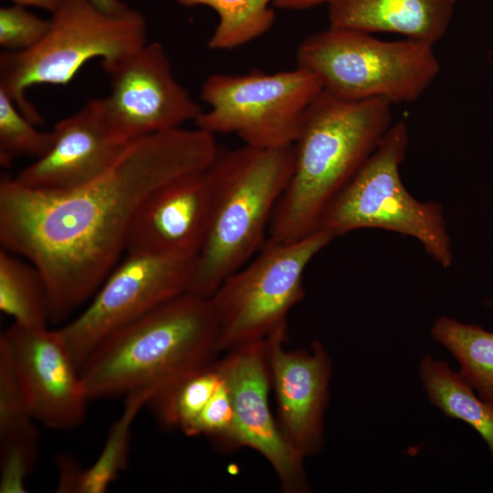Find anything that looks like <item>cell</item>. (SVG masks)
I'll return each mask as SVG.
<instances>
[{"mask_svg":"<svg viewBox=\"0 0 493 493\" xmlns=\"http://www.w3.org/2000/svg\"><path fill=\"white\" fill-rule=\"evenodd\" d=\"M218 151L214 135L180 127L132 141L104 173L69 191L41 192L1 179L2 248L41 274L49 322L62 321L94 296L127 251L145 198L177 177L205 170Z\"/></svg>","mask_w":493,"mask_h":493,"instance_id":"1","label":"cell"},{"mask_svg":"<svg viewBox=\"0 0 493 493\" xmlns=\"http://www.w3.org/2000/svg\"><path fill=\"white\" fill-rule=\"evenodd\" d=\"M391 107L383 99L351 101L322 89L293 144V171L271 217L267 240L293 241L319 229L329 205L392 125Z\"/></svg>","mask_w":493,"mask_h":493,"instance_id":"2","label":"cell"},{"mask_svg":"<svg viewBox=\"0 0 493 493\" xmlns=\"http://www.w3.org/2000/svg\"><path fill=\"white\" fill-rule=\"evenodd\" d=\"M220 352L210 299L184 292L108 335L79 372L89 400L156 393L214 363Z\"/></svg>","mask_w":493,"mask_h":493,"instance_id":"3","label":"cell"},{"mask_svg":"<svg viewBox=\"0 0 493 493\" xmlns=\"http://www.w3.org/2000/svg\"><path fill=\"white\" fill-rule=\"evenodd\" d=\"M293 166V144L276 149L244 145L218 151L207 168L209 222L187 292L210 298L228 276L261 249Z\"/></svg>","mask_w":493,"mask_h":493,"instance_id":"4","label":"cell"},{"mask_svg":"<svg viewBox=\"0 0 493 493\" xmlns=\"http://www.w3.org/2000/svg\"><path fill=\"white\" fill-rule=\"evenodd\" d=\"M49 19L50 26L37 44L0 55V89L37 125L43 119L27 100L30 87L67 85L90 59L113 64L146 44L145 18L130 7L109 14L89 0H62Z\"/></svg>","mask_w":493,"mask_h":493,"instance_id":"5","label":"cell"},{"mask_svg":"<svg viewBox=\"0 0 493 493\" xmlns=\"http://www.w3.org/2000/svg\"><path fill=\"white\" fill-rule=\"evenodd\" d=\"M296 58L324 90L351 101H414L440 71L433 45L408 38L384 41L365 31L332 26L305 37Z\"/></svg>","mask_w":493,"mask_h":493,"instance_id":"6","label":"cell"},{"mask_svg":"<svg viewBox=\"0 0 493 493\" xmlns=\"http://www.w3.org/2000/svg\"><path fill=\"white\" fill-rule=\"evenodd\" d=\"M404 121L390 126L376 149L325 210L319 226L335 237L362 228H380L415 238L443 267L453 264L443 208L415 199L400 166L408 146Z\"/></svg>","mask_w":493,"mask_h":493,"instance_id":"7","label":"cell"},{"mask_svg":"<svg viewBox=\"0 0 493 493\" xmlns=\"http://www.w3.org/2000/svg\"><path fill=\"white\" fill-rule=\"evenodd\" d=\"M335 236L318 229L293 241L267 240L259 254L228 276L209 298L221 352L265 341L287 329V316L304 298L311 259Z\"/></svg>","mask_w":493,"mask_h":493,"instance_id":"8","label":"cell"},{"mask_svg":"<svg viewBox=\"0 0 493 493\" xmlns=\"http://www.w3.org/2000/svg\"><path fill=\"white\" fill-rule=\"evenodd\" d=\"M320 79L298 67L246 74L217 73L206 78L200 99L209 106L195 127L215 136L234 133L247 145L276 149L294 144L304 115L322 91Z\"/></svg>","mask_w":493,"mask_h":493,"instance_id":"9","label":"cell"},{"mask_svg":"<svg viewBox=\"0 0 493 493\" xmlns=\"http://www.w3.org/2000/svg\"><path fill=\"white\" fill-rule=\"evenodd\" d=\"M110 75V93L94 99L106 131L118 142L180 128L203 112L174 78L159 42L145 44L130 57L102 66Z\"/></svg>","mask_w":493,"mask_h":493,"instance_id":"10","label":"cell"},{"mask_svg":"<svg viewBox=\"0 0 493 493\" xmlns=\"http://www.w3.org/2000/svg\"><path fill=\"white\" fill-rule=\"evenodd\" d=\"M194 260L128 252L74 320L58 330L79 369L108 335L187 292Z\"/></svg>","mask_w":493,"mask_h":493,"instance_id":"11","label":"cell"},{"mask_svg":"<svg viewBox=\"0 0 493 493\" xmlns=\"http://www.w3.org/2000/svg\"><path fill=\"white\" fill-rule=\"evenodd\" d=\"M35 420L57 430L85 420L89 400L78 365L58 329L13 323L0 336Z\"/></svg>","mask_w":493,"mask_h":493,"instance_id":"12","label":"cell"},{"mask_svg":"<svg viewBox=\"0 0 493 493\" xmlns=\"http://www.w3.org/2000/svg\"><path fill=\"white\" fill-rule=\"evenodd\" d=\"M217 364L231 397L241 446L254 449L269 463L283 492H310L305 458L285 440L269 407L266 340L225 352Z\"/></svg>","mask_w":493,"mask_h":493,"instance_id":"13","label":"cell"},{"mask_svg":"<svg viewBox=\"0 0 493 493\" xmlns=\"http://www.w3.org/2000/svg\"><path fill=\"white\" fill-rule=\"evenodd\" d=\"M286 336L287 329L266 339L276 420L285 440L305 458L323 446L331 360L320 341L308 348L285 349Z\"/></svg>","mask_w":493,"mask_h":493,"instance_id":"14","label":"cell"},{"mask_svg":"<svg viewBox=\"0 0 493 493\" xmlns=\"http://www.w3.org/2000/svg\"><path fill=\"white\" fill-rule=\"evenodd\" d=\"M210 207L207 168L163 184L136 211L128 236L127 252L195 259L205 238Z\"/></svg>","mask_w":493,"mask_h":493,"instance_id":"15","label":"cell"},{"mask_svg":"<svg viewBox=\"0 0 493 493\" xmlns=\"http://www.w3.org/2000/svg\"><path fill=\"white\" fill-rule=\"evenodd\" d=\"M52 131V148L14 178L21 185L49 193L75 189L104 173L130 143L106 131L94 99L58 121Z\"/></svg>","mask_w":493,"mask_h":493,"instance_id":"16","label":"cell"},{"mask_svg":"<svg viewBox=\"0 0 493 493\" xmlns=\"http://www.w3.org/2000/svg\"><path fill=\"white\" fill-rule=\"evenodd\" d=\"M456 0H331L330 26L387 32L435 45L446 33Z\"/></svg>","mask_w":493,"mask_h":493,"instance_id":"17","label":"cell"},{"mask_svg":"<svg viewBox=\"0 0 493 493\" xmlns=\"http://www.w3.org/2000/svg\"><path fill=\"white\" fill-rule=\"evenodd\" d=\"M11 362L0 347V492L26 491L38 451V432Z\"/></svg>","mask_w":493,"mask_h":493,"instance_id":"18","label":"cell"},{"mask_svg":"<svg viewBox=\"0 0 493 493\" xmlns=\"http://www.w3.org/2000/svg\"><path fill=\"white\" fill-rule=\"evenodd\" d=\"M154 393L152 389H139L124 396L122 413L92 465L83 468L69 456L58 459V492L102 493L108 489L127 467L132 422Z\"/></svg>","mask_w":493,"mask_h":493,"instance_id":"19","label":"cell"},{"mask_svg":"<svg viewBox=\"0 0 493 493\" xmlns=\"http://www.w3.org/2000/svg\"><path fill=\"white\" fill-rule=\"evenodd\" d=\"M419 372L430 402L446 416L471 425L487 442L493 459V405L475 394L460 372L444 361L426 355Z\"/></svg>","mask_w":493,"mask_h":493,"instance_id":"20","label":"cell"},{"mask_svg":"<svg viewBox=\"0 0 493 493\" xmlns=\"http://www.w3.org/2000/svg\"><path fill=\"white\" fill-rule=\"evenodd\" d=\"M431 335L458 361L460 374L477 395L493 405V332L444 316L435 321Z\"/></svg>","mask_w":493,"mask_h":493,"instance_id":"21","label":"cell"},{"mask_svg":"<svg viewBox=\"0 0 493 493\" xmlns=\"http://www.w3.org/2000/svg\"><path fill=\"white\" fill-rule=\"evenodd\" d=\"M0 309L21 326L42 327L49 322L41 274L30 262L4 248L0 251Z\"/></svg>","mask_w":493,"mask_h":493,"instance_id":"22","label":"cell"},{"mask_svg":"<svg viewBox=\"0 0 493 493\" xmlns=\"http://www.w3.org/2000/svg\"><path fill=\"white\" fill-rule=\"evenodd\" d=\"M217 360L152 395L147 405L151 406L163 426L190 435L197 418L222 383Z\"/></svg>","mask_w":493,"mask_h":493,"instance_id":"23","label":"cell"},{"mask_svg":"<svg viewBox=\"0 0 493 493\" xmlns=\"http://www.w3.org/2000/svg\"><path fill=\"white\" fill-rule=\"evenodd\" d=\"M193 7L205 5L215 10L218 25L207 47L213 50L239 47L266 34L273 26L275 13L269 7L274 0H176Z\"/></svg>","mask_w":493,"mask_h":493,"instance_id":"24","label":"cell"},{"mask_svg":"<svg viewBox=\"0 0 493 493\" xmlns=\"http://www.w3.org/2000/svg\"><path fill=\"white\" fill-rule=\"evenodd\" d=\"M14 101L0 89V163L8 167L19 156L38 159L53 146L55 133L35 128Z\"/></svg>","mask_w":493,"mask_h":493,"instance_id":"25","label":"cell"},{"mask_svg":"<svg viewBox=\"0 0 493 493\" xmlns=\"http://www.w3.org/2000/svg\"><path fill=\"white\" fill-rule=\"evenodd\" d=\"M197 435L207 437L215 446L223 450L230 451L242 447L231 397L224 379L197 418L189 435V436Z\"/></svg>","mask_w":493,"mask_h":493,"instance_id":"26","label":"cell"},{"mask_svg":"<svg viewBox=\"0 0 493 493\" xmlns=\"http://www.w3.org/2000/svg\"><path fill=\"white\" fill-rule=\"evenodd\" d=\"M50 19H44L13 4L0 8V46L5 51H23L37 44L47 34Z\"/></svg>","mask_w":493,"mask_h":493,"instance_id":"27","label":"cell"},{"mask_svg":"<svg viewBox=\"0 0 493 493\" xmlns=\"http://www.w3.org/2000/svg\"><path fill=\"white\" fill-rule=\"evenodd\" d=\"M331 0H274L276 7L288 10H307L322 4H329Z\"/></svg>","mask_w":493,"mask_h":493,"instance_id":"28","label":"cell"},{"mask_svg":"<svg viewBox=\"0 0 493 493\" xmlns=\"http://www.w3.org/2000/svg\"><path fill=\"white\" fill-rule=\"evenodd\" d=\"M15 5L25 7H37L53 13L61 4L62 0H9Z\"/></svg>","mask_w":493,"mask_h":493,"instance_id":"29","label":"cell"},{"mask_svg":"<svg viewBox=\"0 0 493 493\" xmlns=\"http://www.w3.org/2000/svg\"><path fill=\"white\" fill-rule=\"evenodd\" d=\"M100 10L109 13L117 14L124 11L129 6L121 0H89Z\"/></svg>","mask_w":493,"mask_h":493,"instance_id":"30","label":"cell"}]
</instances>
